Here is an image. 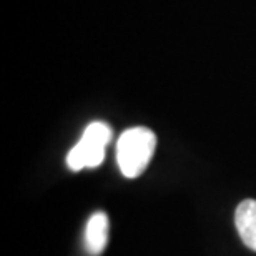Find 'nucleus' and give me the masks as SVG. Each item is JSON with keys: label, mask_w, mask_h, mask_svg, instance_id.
Here are the masks:
<instances>
[{"label": "nucleus", "mask_w": 256, "mask_h": 256, "mask_svg": "<svg viewBox=\"0 0 256 256\" xmlns=\"http://www.w3.org/2000/svg\"><path fill=\"white\" fill-rule=\"evenodd\" d=\"M108 242V216L105 213L92 214L85 230V243L90 254H100Z\"/></svg>", "instance_id": "4"}, {"label": "nucleus", "mask_w": 256, "mask_h": 256, "mask_svg": "<svg viewBox=\"0 0 256 256\" xmlns=\"http://www.w3.org/2000/svg\"><path fill=\"white\" fill-rule=\"evenodd\" d=\"M234 223L242 242L256 252V200H244L238 204Z\"/></svg>", "instance_id": "3"}, {"label": "nucleus", "mask_w": 256, "mask_h": 256, "mask_svg": "<svg viewBox=\"0 0 256 256\" xmlns=\"http://www.w3.org/2000/svg\"><path fill=\"white\" fill-rule=\"evenodd\" d=\"M112 140V128L104 122H94L85 128L80 142L66 155V165L70 170L80 172L84 168L102 165L105 158V148Z\"/></svg>", "instance_id": "2"}, {"label": "nucleus", "mask_w": 256, "mask_h": 256, "mask_svg": "<svg viewBox=\"0 0 256 256\" xmlns=\"http://www.w3.org/2000/svg\"><path fill=\"white\" fill-rule=\"evenodd\" d=\"M156 148V136L150 128H128L116 143V162L126 178L140 176L150 163Z\"/></svg>", "instance_id": "1"}]
</instances>
